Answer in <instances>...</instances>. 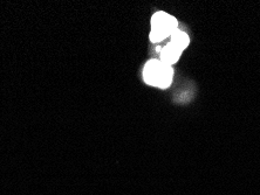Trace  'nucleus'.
I'll use <instances>...</instances> for the list:
<instances>
[{
  "instance_id": "1",
  "label": "nucleus",
  "mask_w": 260,
  "mask_h": 195,
  "mask_svg": "<svg viewBox=\"0 0 260 195\" xmlns=\"http://www.w3.org/2000/svg\"><path fill=\"white\" fill-rule=\"evenodd\" d=\"M174 68L173 66L162 62L160 60H149L143 68L144 82L151 87L167 89L173 83Z\"/></svg>"
},
{
  "instance_id": "2",
  "label": "nucleus",
  "mask_w": 260,
  "mask_h": 195,
  "mask_svg": "<svg viewBox=\"0 0 260 195\" xmlns=\"http://www.w3.org/2000/svg\"><path fill=\"white\" fill-rule=\"evenodd\" d=\"M178 28L177 19L167 12H156L151 18V32L149 39L151 42H159L171 36L176 29Z\"/></svg>"
},
{
  "instance_id": "3",
  "label": "nucleus",
  "mask_w": 260,
  "mask_h": 195,
  "mask_svg": "<svg viewBox=\"0 0 260 195\" xmlns=\"http://www.w3.org/2000/svg\"><path fill=\"white\" fill-rule=\"evenodd\" d=\"M159 53H160L159 60L164 63L169 64V66H173V64H175L179 60L183 51L181 48H178L177 46H175L174 44L169 42V44L166 45L162 49H160Z\"/></svg>"
},
{
  "instance_id": "4",
  "label": "nucleus",
  "mask_w": 260,
  "mask_h": 195,
  "mask_svg": "<svg viewBox=\"0 0 260 195\" xmlns=\"http://www.w3.org/2000/svg\"><path fill=\"white\" fill-rule=\"evenodd\" d=\"M170 42L175 46H177L178 48H181L182 51H184L190 44V37L185 32H183V30L177 28L173 34H171Z\"/></svg>"
}]
</instances>
